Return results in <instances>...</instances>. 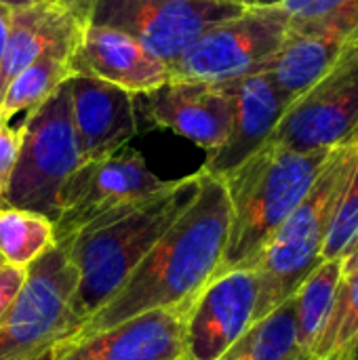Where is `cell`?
Instances as JSON below:
<instances>
[{
    "instance_id": "obj_9",
    "label": "cell",
    "mask_w": 358,
    "mask_h": 360,
    "mask_svg": "<svg viewBox=\"0 0 358 360\" xmlns=\"http://www.w3.org/2000/svg\"><path fill=\"white\" fill-rule=\"evenodd\" d=\"M245 4L228 0H93L87 21L133 36L173 65L211 25L238 15Z\"/></svg>"
},
{
    "instance_id": "obj_25",
    "label": "cell",
    "mask_w": 358,
    "mask_h": 360,
    "mask_svg": "<svg viewBox=\"0 0 358 360\" xmlns=\"http://www.w3.org/2000/svg\"><path fill=\"white\" fill-rule=\"evenodd\" d=\"M358 238V162L348 188L344 190L333 219L329 224V232L323 245V262L329 259H342L346 255V251L354 245V240Z\"/></svg>"
},
{
    "instance_id": "obj_22",
    "label": "cell",
    "mask_w": 358,
    "mask_h": 360,
    "mask_svg": "<svg viewBox=\"0 0 358 360\" xmlns=\"http://www.w3.org/2000/svg\"><path fill=\"white\" fill-rule=\"evenodd\" d=\"M55 247V226L49 217L13 207H0V257L19 268L32 266Z\"/></svg>"
},
{
    "instance_id": "obj_36",
    "label": "cell",
    "mask_w": 358,
    "mask_h": 360,
    "mask_svg": "<svg viewBox=\"0 0 358 360\" xmlns=\"http://www.w3.org/2000/svg\"><path fill=\"white\" fill-rule=\"evenodd\" d=\"M350 143H358V129L354 131V135H352V139H350Z\"/></svg>"
},
{
    "instance_id": "obj_14",
    "label": "cell",
    "mask_w": 358,
    "mask_h": 360,
    "mask_svg": "<svg viewBox=\"0 0 358 360\" xmlns=\"http://www.w3.org/2000/svg\"><path fill=\"white\" fill-rule=\"evenodd\" d=\"M72 74L97 78L135 97L169 82V65L133 36L87 21L70 59Z\"/></svg>"
},
{
    "instance_id": "obj_32",
    "label": "cell",
    "mask_w": 358,
    "mask_h": 360,
    "mask_svg": "<svg viewBox=\"0 0 358 360\" xmlns=\"http://www.w3.org/2000/svg\"><path fill=\"white\" fill-rule=\"evenodd\" d=\"M91 2H93V0H78V4H76V13H78L84 21H87V13H89Z\"/></svg>"
},
{
    "instance_id": "obj_5",
    "label": "cell",
    "mask_w": 358,
    "mask_h": 360,
    "mask_svg": "<svg viewBox=\"0 0 358 360\" xmlns=\"http://www.w3.org/2000/svg\"><path fill=\"white\" fill-rule=\"evenodd\" d=\"M68 84L30 110L21 122V148L0 207L25 209L57 219L59 194L80 167Z\"/></svg>"
},
{
    "instance_id": "obj_1",
    "label": "cell",
    "mask_w": 358,
    "mask_h": 360,
    "mask_svg": "<svg viewBox=\"0 0 358 360\" xmlns=\"http://www.w3.org/2000/svg\"><path fill=\"white\" fill-rule=\"evenodd\" d=\"M198 171L194 200L72 340L91 338L143 312L186 304L217 274L228 243L230 200L224 179Z\"/></svg>"
},
{
    "instance_id": "obj_13",
    "label": "cell",
    "mask_w": 358,
    "mask_h": 360,
    "mask_svg": "<svg viewBox=\"0 0 358 360\" xmlns=\"http://www.w3.org/2000/svg\"><path fill=\"white\" fill-rule=\"evenodd\" d=\"M190 304L143 312L91 338L61 342L53 360H186Z\"/></svg>"
},
{
    "instance_id": "obj_3",
    "label": "cell",
    "mask_w": 358,
    "mask_h": 360,
    "mask_svg": "<svg viewBox=\"0 0 358 360\" xmlns=\"http://www.w3.org/2000/svg\"><path fill=\"white\" fill-rule=\"evenodd\" d=\"M333 150L298 152L268 139L234 171L219 177L230 200V230L217 274L255 268L266 245L308 194Z\"/></svg>"
},
{
    "instance_id": "obj_7",
    "label": "cell",
    "mask_w": 358,
    "mask_h": 360,
    "mask_svg": "<svg viewBox=\"0 0 358 360\" xmlns=\"http://www.w3.org/2000/svg\"><path fill=\"white\" fill-rule=\"evenodd\" d=\"M78 274L59 247L27 266L25 285L0 323V360H23L72 340L82 323L72 314Z\"/></svg>"
},
{
    "instance_id": "obj_18",
    "label": "cell",
    "mask_w": 358,
    "mask_h": 360,
    "mask_svg": "<svg viewBox=\"0 0 358 360\" xmlns=\"http://www.w3.org/2000/svg\"><path fill=\"white\" fill-rule=\"evenodd\" d=\"M346 40L317 34H287L283 46L262 68L289 105L310 91L331 68Z\"/></svg>"
},
{
    "instance_id": "obj_24",
    "label": "cell",
    "mask_w": 358,
    "mask_h": 360,
    "mask_svg": "<svg viewBox=\"0 0 358 360\" xmlns=\"http://www.w3.org/2000/svg\"><path fill=\"white\" fill-rule=\"evenodd\" d=\"M358 335V270L342 276L340 289L325 323V329L312 350V360H342L346 348Z\"/></svg>"
},
{
    "instance_id": "obj_4",
    "label": "cell",
    "mask_w": 358,
    "mask_h": 360,
    "mask_svg": "<svg viewBox=\"0 0 358 360\" xmlns=\"http://www.w3.org/2000/svg\"><path fill=\"white\" fill-rule=\"evenodd\" d=\"M357 162V143L335 148L308 194L266 245L253 268L257 281L253 323L266 319L281 304L293 297L302 283L323 264L321 253L329 224L344 190L348 188Z\"/></svg>"
},
{
    "instance_id": "obj_8",
    "label": "cell",
    "mask_w": 358,
    "mask_h": 360,
    "mask_svg": "<svg viewBox=\"0 0 358 360\" xmlns=\"http://www.w3.org/2000/svg\"><path fill=\"white\" fill-rule=\"evenodd\" d=\"M167 186L154 175L141 152L122 148L110 156L80 162L59 194L55 245H65L84 226L131 207Z\"/></svg>"
},
{
    "instance_id": "obj_16",
    "label": "cell",
    "mask_w": 358,
    "mask_h": 360,
    "mask_svg": "<svg viewBox=\"0 0 358 360\" xmlns=\"http://www.w3.org/2000/svg\"><path fill=\"white\" fill-rule=\"evenodd\" d=\"M234 114L230 135L219 150L207 156L200 167L213 177H224L257 152L274 133L289 101L276 91L266 72H255L232 80Z\"/></svg>"
},
{
    "instance_id": "obj_26",
    "label": "cell",
    "mask_w": 358,
    "mask_h": 360,
    "mask_svg": "<svg viewBox=\"0 0 358 360\" xmlns=\"http://www.w3.org/2000/svg\"><path fill=\"white\" fill-rule=\"evenodd\" d=\"M21 148V124L13 127L11 120L0 116V196L4 194L8 179L15 171Z\"/></svg>"
},
{
    "instance_id": "obj_33",
    "label": "cell",
    "mask_w": 358,
    "mask_h": 360,
    "mask_svg": "<svg viewBox=\"0 0 358 360\" xmlns=\"http://www.w3.org/2000/svg\"><path fill=\"white\" fill-rule=\"evenodd\" d=\"M42 2H55V4H63V6H70L74 13H76V4H78V0H42ZM78 15V13H76Z\"/></svg>"
},
{
    "instance_id": "obj_20",
    "label": "cell",
    "mask_w": 358,
    "mask_h": 360,
    "mask_svg": "<svg viewBox=\"0 0 358 360\" xmlns=\"http://www.w3.org/2000/svg\"><path fill=\"white\" fill-rule=\"evenodd\" d=\"M342 281V259L323 262L295 291V333L302 360H312V350L325 329Z\"/></svg>"
},
{
    "instance_id": "obj_6",
    "label": "cell",
    "mask_w": 358,
    "mask_h": 360,
    "mask_svg": "<svg viewBox=\"0 0 358 360\" xmlns=\"http://www.w3.org/2000/svg\"><path fill=\"white\" fill-rule=\"evenodd\" d=\"M289 34V15L276 2H255L205 30L169 65V80L232 82L262 72Z\"/></svg>"
},
{
    "instance_id": "obj_10",
    "label": "cell",
    "mask_w": 358,
    "mask_h": 360,
    "mask_svg": "<svg viewBox=\"0 0 358 360\" xmlns=\"http://www.w3.org/2000/svg\"><path fill=\"white\" fill-rule=\"evenodd\" d=\"M358 129V32L352 34L325 76L295 99L270 141L298 152L333 150L350 143Z\"/></svg>"
},
{
    "instance_id": "obj_28",
    "label": "cell",
    "mask_w": 358,
    "mask_h": 360,
    "mask_svg": "<svg viewBox=\"0 0 358 360\" xmlns=\"http://www.w3.org/2000/svg\"><path fill=\"white\" fill-rule=\"evenodd\" d=\"M358 270V238L342 257V276H350Z\"/></svg>"
},
{
    "instance_id": "obj_12",
    "label": "cell",
    "mask_w": 358,
    "mask_h": 360,
    "mask_svg": "<svg viewBox=\"0 0 358 360\" xmlns=\"http://www.w3.org/2000/svg\"><path fill=\"white\" fill-rule=\"evenodd\" d=\"M141 97L152 124L190 139L207 154L219 150L230 135L234 114L230 82L169 80Z\"/></svg>"
},
{
    "instance_id": "obj_23",
    "label": "cell",
    "mask_w": 358,
    "mask_h": 360,
    "mask_svg": "<svg viewBox=\"0 0 358 360\" xmlns=\"http://www.w3.org/2000/svg\"><path fill=\"white\" fill-rule=\"evenodd\" d=\"M276 2L289 15V30L348 40L358 32V0H260Z\"/></svg>"
},
{
    "instance_id": "obj_2",
    "label": "cell",
    "mask_w": 358,
    "mask_h": 360,
    "mask_svg": "<svg viewBox=\"0 0 358 360\" xmlns=\"http://www.w3.org/2000/svg\"><path fill=\"white\" fill-rule=\"evenodd\" d=\"M198 186L200 171L167 181L156 194L84 226L65 245H59L78 274L70 308L82 325L114 297L139 262L188 209Z\"/></svg>"
},
{
    "instance_id": "obj_21",
    "label": "cell",
    "mask_w": 358,
    "mask_h": 360,
    "mask_svg": "<svg viewBox=\"0 0 358 360\" xmlns=\"http://www.w3.org/2000/svg\"><path fill=\"white\" fill-rule=\"evenodd\" d=\"M217 360H302L295 333V300L253 323Z\"/></svg>"
},
{
    "instance_id": "obj_34",
    "label": "cell",
    "mask_w": 358,
    "mask_h": 360,
    "mask_svg": "<svg viewBox=\"0 0 358 360\" xmlns=\"http://www.w3.org/2000/svg\"><path fill=\"white\" fill-rule=\"evenodd\" d=\"M2 4H8V6H21V4H30V2H36V0H0Z\"/></svg>"
},
{
    "instance_id": "obj_35",
    "label": "cell",
    "mask_w": 358,
    "mask_h": 360,
    "mask_svg": "<svg viewBox=\"0 0 358 360\" xmlns=\"http://www.w3.org/2000/svg\"><path fill=\"white\" fill-rule=\"evenodd\" d=\"M228 2H236V4H245V6H249V4H255V2H260V0H228Z\"/></svg>"
},
{
    "instance_id": "obj_37",
    "label": "cell",
    "mask_w": 358,
    "mask_h": 360,
    "mask_svg": "<svg viewBox=\"0 0 358 360\" xmlns=\"http://www.w3.org/2000/svg\"><path fill=\"white\" fill-rule=\"evenodd\" d=\"M2 264H4V262H2V257H0V266H2Z\"/></svg>"
},
{
    "instance_id": "obj_29",
    "label": "cell",
    "mask_w": 358,
    "mask_h": 360,
    "mask_svg": "<svg viewBox=\"0 0 358 360\" xmlns=\"http://www.w3.org/2000/svg\"><path fill=\"white\" fill-rule=\"evenodd\" d=\"M8 19H11V6L0 2V65H2V55H4L6 36H8Z\"/></svg>"
},
{
    "instance_id": "obj_19",
    "label": "cell",
    "mask_w": 358,
    "mask_h": 360,
    "mask_svg": "<svg viewBox=\"0 0 358 360\" xmlns=\"http://www.w3.org/2000/svg\"><path fill=\"white\" fill-rule=\"evenodd\" d=\"M82 32V30H80ZM80 36V34H78ZM78 36L46 51L27 68H23L0 97V116L11 120L19 112H30L46 101L72 74V53L76 49Z\"/></svg>"
},
{
    "instance_id": "obj_15",
    "label": "cell",
    "mask_w": 358,
    "mask_h": 360,
    "mask_svg": "<svg viewBox=\"0 0 358 360\" xmlns=\"http://www.w3.org/2000/svg\"><path fill=\"white\" fill-rule=\"evenodd\" d=\"M65 84L82 162L110 156L137 135L135 95L80 74L70 76Z\"/></svg>"
},
{
    "instance_id": "obj_31",
    "label": "cell",
    "mask_w": 358,
    "mask_h": 360,
    "mask_svg": "<svg viewBox=\"0 0 358 360\" xmlns=\"http://www.w3.org/2000/svg\"><path fill=\"white\" fill-rule=\"evenodd\" d=\"M342 360H358V335L350 342V346L346 348V352H344V356Z\"/></svg>"
},
{
    "instance_id": "obj_11",
    "label": "cell",
    "mask_w": 358,
    "mask_h": 360,
    "mask_svg": "<svg viewBox=\"0 0 358 360\" xmlns=\"http://www.w3.org/2000/svg\"><path fill=\"white\" fill-rule=\"evenodd\" d=\"M257 304L253 270L215 274L186 316V360H217L251 325Z\"/></svg>"
},
{
    "instance_id": "obj_17",
    "label": "cell",
    "mask_w": 358,
    "mask_h": 360,
    "mask_svg": "<svg viewBox=\"0 0 358 360\" xmlns=\"http://www.w3.org/2000/svg\"><path fill=\"white\" fill-rule=\"evenodd\" d=\"M87 21L70 6L55 2H30L11 6L8 36L0 65V97L11 80L46 51L76 38Z\"/></svg>"
},
{
    "instance_id": "obj_30",
    "label": "cell",
    "mask_w": 358,
    "mask_h": 360,
    "mask_svg": "<svg viewBox=\"0 0 358 360\" xmlns=\"http://www.w3.org/2000/svg\"><path fill=\"white\" fill-rule=\"evenodd\" d=\"M55 348H57V344L55 346H49V348H44V350H40V352H36V354H32V356H27V359L23 360H53Z\"/></svg>"
},
{
    "instance_id": "obj_27",
    "label": "cell",
    "mask_w": 358,
    "mask_h": 360,
    "mask_svg": "<svg viewBox=\"0 0 358 360\" xmlns=\"http://www.w3.org/2000/svg\"><path fill=\"white\" fill-rule=\"evenodd\" d=\"M27 278V268H19L13 264L0 266V323L13 308Z\"/></svg>"
}]
</instances>
